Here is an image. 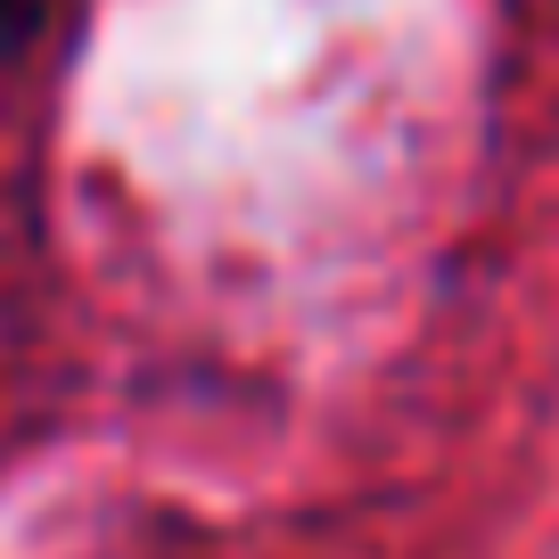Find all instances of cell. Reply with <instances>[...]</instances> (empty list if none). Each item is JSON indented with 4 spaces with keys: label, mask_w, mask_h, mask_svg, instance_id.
Wrapping results in <instances>:
<instances>
[{
    "label": "cell",
    "mask_w": 559,
    "mask_h": 559,
    "mask_svg": "<svg viewBox=\"0 0 559 559\" xmlns=\"http://www.w3.org/2000/svg\"><path fill=\"white\" fill-rule=\"evenodd\" d=\"M41 25H50V0H0V67L34 50Z\"/></svg>",
    "instance_id": "6da1fadb"
}]
</instances>
